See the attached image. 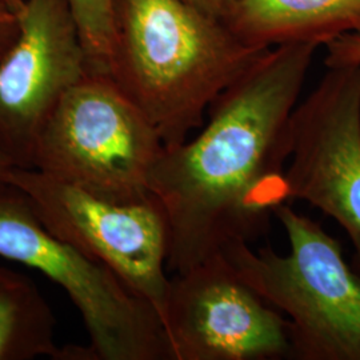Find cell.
<instances>
[{
    "instance_id": "1",
    "label": "cell",
    "mask_w": 360,
    "mask_h": 360,
    "mask_svg": "<svg viewBox=\"0 0 360 360\" xmlns=\"http://www.w3.org/2000/svg\"><path fill=\"white\" fill-rule=\"evenodd\" d=\"M318 49L288 43L266 50L211 104L193 139L163 147L148 188L167 219L172 274L230 245H251L288 203L290 119Z\"/></svg>"
},
{
    "instance_id": "2",
    "label": "cell",
    "mask_w": 360,
    "mask_h": 360,
    "mask_svg": "<svg viewBox=\"0 0 360 360\" xmlns=\"http://www.w3.org/2000/svg\"><path fill=\"white\" fill-rule=\"evenodd\" d=\"M266 50L183 0H112L105 75L171 146L205 124L211 104Z\"/></svg>"
},
{
    "instance_id": "3",
    "label": "cell",
    "mask_w": 360,
    "mask_h": 360,
    "mask_svg": "<svg viewBox=\"0 0 360 360\" xmlns=\"http://www.w3.org/2000/svg\"><path fill=\"white\" fill-rule=\"evenodd\" d=\"M288 252L247 243L221 254L288 321L292 359L360 360V272L322 226L290 203L275 210Z\"/></svg>"
},
{
    "instance_id": "4",
    "label": "cell",
    "mask_w": 360,
    "mask_h": 360,
    "mask_svg": "<svg viewBox=\"0 0 360 360\" xmlns=\"http://www.w3.org/2000/svg\"><path fill=\"white\" fill-rule=\"evenodd\" d=\"M0 257L65 291L90 336L80 360H171L156 309L101 262L53 235L13 184L0 186Z\"/></svg>"
},
{
    "instance_id": "5",
    "label": "cell",
    "mask_w": 360,
    "mask_h": 360,
    "mask_svg": "<svg viewBox=\"0 0 360 360\" xmlns=\"http://www.w3.org/2000/svg\"><path fill=\"white\" fill-rule=\"evenodd\" d=\"M165 143L147 116L104 74L89 72L55 108L32 169L115 202L150 196Z\"/></svg>"
},
{
    "instance_id": "6",
    "label": "cell",
    "mask_w": 360,
    "mask_h": 360,
    "mask_svg": "<svg viewBox=\"0 0 360 360\" xmlns=\"http://www.w3.org/2000/svg\"><path fill=\"white\" fill-rule=\"evenodd\" d=\"M8 184L26 195L53 235L108 267L156 309L163 323L169 287L168 224L153 193L135 202H115L32 168H13Z\"/></svg>"
},
{
    "instance_id": "7",
    "label": "cell",
    "mask_w": 360,
    "mask_h": 360,
    "mask_svg": "<svg viewBox=\"0 0 360 360\" xmlns=\"http://www.w3.org/2000/svg\"><path fill=\"white\" fill-rule=\"evenodd\" d=\"M171 360L292 359L288 321L219 254L169 278Z\"/></svg>"
},
{
    "instance_id": "8",
    "label": "cell",
    "mask_w": 360,
    "mask_h": 360,
    "mask_svg": "<svg viewBox=\"0 0 360 360\" xmlns=\"http://www.w3.org/2000/svg\"><path fill=\"white\" fill-rule=\"evenodd\" d=\"M288 203L302 200L334 219L360 272V65L328 67L290 119Z\"/></svg>"
},
{
    "instance_id": "9",
    "label": "cell",
    "mask_w": 360,
    "mask_h": 360,
    "mask_svg": "<svg viewBox=\"0 0 360 360\" xmlns=\"http://www.w3.org/2000/svg\"><path fill=\"white\" fill-rule=\"evenodd\" d=\"M18 16L20 35L0 59V153L31 168L44 126L90 68L67 0H28Z\"/></svg>"
},
{
    "instance_id": "10",
    "label": "cell",
    "mask_w": 360,
    "mask_h": 360,
    "mask_svg": "<svg viewBox=\"0 0 360 360\" xmlns=\"http://www.w3.org/2000/svg\"><path fill=\"white\" fill-rule=\"evenodd\" d=\"M227 25L260 49L288 43L321 47L347 34L360 35V0H239Z\"/></svg>"
},
{
    "instance_id": "11",
    "label": "cell",
    "mask_w": 360,
    "mask_h": 360,
    "mask_svg": "<svg viewBox=\"0 0 360 360\" xmlns=\"http://www.w3.org/2000/svg\"><path fill=\"white\" fill-rule=\"evenodd\" d=\"M56 318L27 275L0 266V360L60 359Z\"/></svg>"
},
{
    "instance_id": "12",
    "label": "cell",
    "mask_w": 360,
    "mask_h": 360,
    "mask_svg": "<svg viewBox=\"0 0 360 360\" xmlns=\"http://www.w3.org/2000/svg\"><path fill=\"white\" fill-rule=\"evenodd\" d=\"M77 20L90 72L107 74L112 41V0H67Z\"/></svg>"
},
{
    "instance_id": "13",
    "label": "cell",
    "mask_w": 360,
    "mask_h": 360,
    "mask_svg": "<svg viewBox=\"0 0 360 360\" xmlns=\"http://www.w3.org/2000/svg\"><path fill=\"white\" fill-rule=\"evenodd\" d=\"M326 47L327 68L339 65H360V35H343L328 43Z\"/></svg>"
},
{
    "instance_id": "14",
    "label": "cell",
    "mask_w": 360,
    "mask_h": 360,
    "mask_svg": "<svg viewBox=\"0 0 360 360\" xmlns=\"http://www.w3.org/2000/svg\"><path fill=\"white\" fill-rule=\"evenodd\" d=\"M20 35L18 13L0 1V59L10 51Z\"/></svg>"
},
{
    "instance_id": "15",
    "label": "cell",
    "mask_w": 360,
    "mask_h": 360,
    "mask_svg": "<svg viewBox=\"0 0 360 360\" xmlns=\"http://www.w3.org/2000/svg\"><path fill=\"white\" fill-rule=\"evenodd\" d=\"M198 10L208 13L223 22H229L239 0H183Z\"/></svg>"
},
{
    "instance_id": "16",
    "label": "cell",
    "mask_w": 360,
    "mask_h": 360,
    "mask_svg": "<svg viewBox=\"0 0 360 360\" xmlns=\"http://www.w3.org/2000/svg\"><path fill=\"white\" fill-rule=\"evenodd\" d=\"M15 166L13 163L0 153V186L1 184H8V176L11 174Z\"/></svg>"
},
{
    "instance_id": "17",
    "label": "cell",
    "mask_w": 360,
    "mask_h": 360,
    "mask_svg": "<svg viewBox=\"0 0 360 360\" xmlns=\"http://www.w3.org/2000/svg\"><path fill=\"white\" fill-rule=\"evenodd\" d=\"M3 4H6L13 13H18L27 4L28 0H0Z\"/></svg>"
}]
</instances>
